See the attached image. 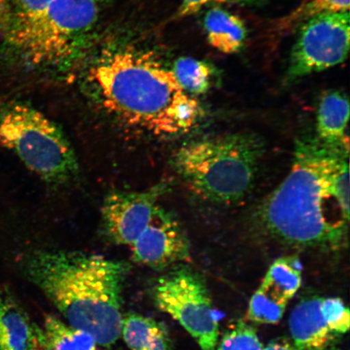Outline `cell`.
I'll list each match as a JSON object with an SVG mask.
<instances>
[{"label": "cell", "instance_id": "1", "mask_svg": "<svg viewBox=\"0 0 350 350\" xmlns=\"http://www.w3.org/2000/svg\"><path fill=\"white\" fill-rule=\"evenodd\" d=\"M349 152L318 139L296 144L291 172L260 208L267 233L299 247L338 250L349 223Z\"/></svg>", "mask_w": 350, "mask_h": 350}, {"label": "cell", "instance_id": "2", "mask_svg": "<svg viewBox=\"0 0 350 350\" xmlns=\"http://www.w3.org/2000/svg\"><path fill=\"white\" fill-rule=\"evenodd\" d=\"M87 78L109 113L152 135L185 134L201 117L198 102L150 52L131 47L107 52Z\"/></svg>", "mask_w": 350, "mask_h": 350}, {"label": "cell", "instance_id": "3", "mask_svg": "<svg viewBox=\"0 0 350 350\" xmlns=\"http://www.w3.org/2000/svg\"><path fill=\"white\" fill-rule=\"evenodd\" d=\"M124 262L78 252H38L26 260L27 278L73 327L111 347L121 335Z\"/></svg>", "mask_w": 350, "mask_h": 350}, {"label": "cell", "instance_id": "4", "mask_svg": "<svg viewBox=\"0 0 350 350\" xmlns=\"http://www.w3.org/2000/svg\"><path fill=\"white\" fill-rule=\"evenodd\" d=\"M265 143L251 133L194 139L174 156L177 172L195 193L213 202L233 204L252 189Z\"/></svg>", "mask_w": 350, "mask_h": 350}, {"label": "cell", "instance_id": "5", "mask_svg": "<svg viewBox=\"0 0 350 350\" xmlns=\"http://www.w3.org/2000/svg\"><path fill=\"white\" fill-rule=\"evenodd\" d=\"M98 12L95 0H54L37 15L12 22L5 39L29 64H64L85 45Z\"/></svg>", "mask_w": 350, "mask_h": 350}, {"label": "cell", "instance_id": "6", "mask_svg": "<svg viewBox=\"0 0 350 350\" xmlns=\"http://www.w3.org/2000/svg\"><path fill=\"white\" fill-rule=\"evenodd\" d=\"M0 146L47 183L61 185L77 174V156L62 130L27 105L12 104L0 111Z\"/></svg>", "mask_w": 350, "mask_h": 350}, {"label": "cell", "instance_id": "7", "mask_svg": "<svg viewBox=\"0 0 350 350\" xmlns=\"http://www.w3.org/2000/svg\"><path fill=\"white\" fill-rule=\"evenodd\" d=\"M153 299L193 338L202 350H215L219 322L204 279L182 267L161 277L153 287Z\"/></svg>", "mask_w": 350, "mask_h": 350}, {"label": "cell", "instance_id": "8", "mask_svg": "<svg viewBox=\"0 0 350 350\" xmlns=\"http://www.w3.org/2000/svg\"><path fill=\"white\" fill-rule=\"evenodd\" d=\"M349 12L328 13L301 24L286 79L293 81L342 64L349 51Z\"/></svg>", "mask_w": 350, "mask_h": 350}, {"label": "cell", "instance_id": "9", "mask_svg": "<svg viewBox=\"0 0 350 350\" xmlns=\"http://www.w3.org/2000/svg\"><path fill=\"white\" fill-rule=\"evenodd\" d=\"M163 186L143 191H116L104 201L103 221L109 239L118 245L131 247L150 225L160 206Z\"/></svg>", "mask_w": 350, "mask_h": 350}, {"label": "cell", "instance_id": "10", "mask_svg": "<svg viewBox=\"0 0 350 350\" xmlns=\"http://www.w3.org/2000/svg\"><path fill=\"white\" fill-rule=\"evenodd\" d=\"M133 260L155 270L187 261L190 244L177 221L161 208H157L150 225L131 245Z\"/></svg>", "mask_w": 350, "mask_h": 350}, {"label": "cell", "instance_id": "11", "mask_svg": "<svg viewBox=\"0 0 350 350\" xmlns=\"http://www.w3.org/2000/svg\"><path fill=\"white\" fill-rule=\"evenodd\" d=\"M301 284V267L297 257L279 258L252 297L247 310L249 321L262 325L278 323Z\"/></svg>", "mask_w": 350, "mask_h": 350}, {"label": "cell", "instance_id": "12", "mask_svg": "<svg viewBox=\"0 0 350 350\" xmlns=\"http://www.w3.org/2000/svg\"><path fill=\"white\" fill-rule=\"evenodd\" d=\"M323 297L309 295L295 306L288 319L293 344L305 350L332 347L334 334L321 313Z\"/></svg>", "mask_w": 350, "mask_h": 350}, {"label": "cell", "instance_id": "13", "mask_svg": "<svg viewBox=\"0 0 350 350\" xmlns=\"http://www.w3.org/2000/svg\"><path fill=\"white\" fill-rule=\"evenodd\" d=\"M349 119L347 96L340 91L327 92L319 100L317 133L319 142L327 146L349 152L347 134Z\"/></svg>", "mask_w": 350, "mask_h": 350}, {"label": "cell", "instance_id": "14", "mask_svg": "<svg viewBox=\"0 0 350 350\" xmlns=\"http://www.w3.org/2000/svg\"><path fill=\"white\" fill-rule=\"evenodd\" d=\"M204 27L208 41L222 53H237L246 43V25L239 16L221 8H213L205 14Z\"/></svg>", "mask_w": 350, "mask_h": 350}, {"label": "cell", "instance_id": "15", "mask_svg": "<svg viewBox=\"0 0 350 350\" xmlns=\"http://www.w3.org/2000/svg\"><path fill=\"white\" fill-rule=\"evenodd\" d=\"M33 327L6 288L0 286V350H29Z\"/></svg>", "mask_w": 350, "mask_h": 350}, {"label": "cell", "instance_id": "16", "mask_svg": "<svg viewBox=\"0 0 350 350\" xmlns=\"http://www.w3.org/2000/svg\"><path fill=\"white\" fill-rule=\"evenodd\" d=\"M121 334L131 350H170L167 332L153 319L129 314L122 318Z\"/></svg>", "mask_w": 350, "mask_h": 350}, {"label": "cell", "instance_id": "17", "mask_svg": "<svg viewBox=\"0 0 350 350\" xmlns=\"http://www.w3.org/2000/svg\"><path fill=\"white\" fill-rule=\"evenodd\" d=\"M44 331L43 340L48 350H97L93 336L54 317L46 318Z\"/></svg>", "mask_w": 350, "mask_h": 350}, {"label": "cell", "instance_id": "18", "mask_svg": "<svg viewBox=\"0 0 350 350\" xmlns=\"http://www.w3.org/2000/svg\"><path fill=\"white\" fill-rule=\"evenodd\" d=\"M174 75L187 94L200 95L207 93L212 86L215 69L205 61L182 57L175 61Z\"/></svg>", "mask_w": 350, "mask_h": 350}, {"label": "cell", "instance_id": "19", "mask_svg": "<svg viewBox=\"0 0 350 350\" xmlns=\"http://www.w3.org/2000/svg\"><path fill=\"white\" fill-rule=\"evenodd\" d=\"M349 10V0H305L299 7L281 21L278 27L286 31L314 16Z\"/></svg>", "mask_w": 350, "mask_h": 350}, {"label": "cell", "instance_id": "20", "mask_svg": "<svg viewBox=\"0 0 350 350\" xmlns=\"http://www.w3.org/2000/svg\"><path fill=\"white\" fill-rule=\"evenodd\" d=\"M262 348L255 328L239 322L226 332L215 350H262Z\"/></svg>", "mask_w": 350, "mask_h": 350}, {"label": "cell", "instance_id": "21", "mask_svg": "<svg viewBox=\"0 0 350 350\" xmlns=\"http://www.w3.org/2000/svg\"><path fill=\"white\" fill-rule=\"evenodd\" d=\"M321 313L332 334H344L349 329V310L339 297L323 299Z\"/></svg>", "mask_w": 350, "mask_h": 350}, {"label": "cell", "instance_id": "22", "mask_svg": "<svg viewBox=\"0 0 350 350\" xmlns=\"http://www.w3.org/2000/svg\"><path fill=\"white\" fill-rule=\"evenodd\" d=\"M256 0H181L176 13L177 18L189 16L201 10V8L212 3L236 4V5L248 6L255 4Z\"/></svg>", "mask_w": 350, "mask_h": 350}, {"label": "cell", "instance_id": "23", "mask_svg": "<svg viewBox=\"0 0 350 350\" xmlns=\"http://www.w3.org/2000/svg\"><path fill=\"white\" fill-rule=\"evenodd\" d=\"M54 0H14L12 7V22L29 18L42 12ZM11 26V25H10Z\"/></svg>", "mask_w": 350, "mask_h": 350}, {"label": "cell", "instance_id": "24", "mask_svg": "<svg viewBox=\"0 0 350 350\" xmlns=\"http://www.w3.org/2000/svg\"><path fill=\"white\" fill-rule=\"evenodd\" d=\"M12 22V6L8 0H0V35L5 38Z\"/></svg>", "mask_w": 350, "mask_h": 350}, {"label": "cell", "instance_id": "25", "mask_svg": "<svg viewBox=\"0 0 350 350\" xmlns=\"http://www.w3.org/2000/svg\"><path fill=\"white\" fill-rule=\"evenodd\" d=\"M262 350H305L301 349L295 347L293 342L286 339H275L267 345L266 347L262 348ZM319 350H334L332 347Z\"/></svg>", "mask_w": 350, "mask_h": 350}, {"label": "cell", "instance_id": "26", "mask_svg": "<svg viewBox=\"0 0 350 350\" xmlns=\"http://www.w3.org/2000/svg\"><path fill=\"white\" fill-rule=\"evenodd\" d=\"M48 350V349H47Z\"/></svg>", "mask_w": 350, "mask_h": 350}]
</instances>
